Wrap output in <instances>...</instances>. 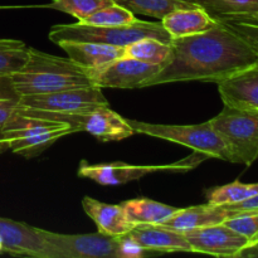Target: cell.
I'll list each match as a JSON object with an SVG mask.
<instances>
[{"label":"cell","mask_w":258,"mask_h":258,"mask_svg":"<svg viewBox=\"0 0 258 258\" xmlns=\"http://www.w3.org/2000/svg\"><path fill=\"white\" fill-rule=\"evenodd\" d=\"M239 257H258V243L249 244L241 252Z\"/></svg>","instance_id":"cell-33"},{"label":"cell","mask_w":258,"mask_h":258,"mask_svg":"<svg viewBox=\"0 0 258 258\" xmlns=\"http://www.w3.org/2000/svg\"><path fill=\"white\" fill-rule=\"evenodd\" d=\"M82 207L85 213L95 222L98 232L107 236L120 237L127 234L134 228V224L128 222L122 207L118 204H107L85 197L82 199Z\"/></svg>","instance_id":"cell-18"},{"label":"cell","mask_w":258,"mask_h":258,"mask_svg":"<svg viewBox=\"0 0 258 258\" xmlns=\"http://www.w3.org/2000/svg\"><path fill=\"white\" fill-rule=\"evenodd\" d=\"M127 236L149 252H193L184 233L161 224H136Z\"/></svg>","instance_id":"cell-14"},{"label":"cell","mask_w":258,"mask_h":258,"mask_svg":"<svg viewBox=\"0 0 258 258\" xmlns=\"http://www.w3.org/2000/svg\"><path fill=\"white\" fill-rule=\"evenodd\" d=\"M39 233L53 249L55 258H120V237L100 232L62 234L40 228Z\"/></svg>","instance_id":"cell-9"},{"label":"cell","mask_w":258,"mask_h":258,"mask_svg":"<svg viewBox=\"0 0 258 258\" xmlns=\"http://www.w3.org/2000/svg\"><path fill=\"white\" fill-rule=\"evenodd\" d=\"M134 14L163 19L166 14L178 9L198 7L197 0H113Z\"/></svg>","instance_id":"cell-22"},{"label":"cell","mask_w":258,"mask_h":258,"mask_svg":"<svg viewBox=\"0 0 258 258\" xmlns=\"http://www.w3.org/2000/svg\"><path fill=\"white\" fill-rule=\"evenodd\" d=\"M48 38L55 44L60 42H92L118 47H126L143 38H155L168 44H171L173 40L164 29L161 22H145L139 19L133 24L121 27H97L80 22L75 24L54 25L50 28Z\"/></svg>","instance_id":"cell-3"},{"label":"cell","mask_w":258,"mask_h":258,"mask_svg":"<svg viewBox=\"0 0 258 258\" xmlns=\"http://www.w3.org/2000/svg\"><path fill=\"white\" fill-rule=\"evenodd\" d=\"M0 253H4V243H3L2 236H0Z\"/></svg>","instance_id":"cell-37"},{"label":"cell","mask_w":258,"mask_h":258,"mask_svg":"<svg viewBox=\"0 0 258 258\" xmlns=\"http://www.w3.org/2000/svg\"><path fill=\"white\" fill-rule=\"evenodd\" d=\"M138 18L133 12L121 5L113 4L102 8L86 18L82 24L97 25V27H121V25H130L135 23Z\"/></svg>","instance_id":"cell-26"},{"label":"cell","mask_w":258,"mask_h":258,"mask_svg":"<svg viewBox=\"0 0 258 258\" xmlns=\"http://www.w3.org/2000/svg\"><path fill=\"white\" fill-rule=\"evenodd\" d=\"M160 22L173 39L203 33L218 23L201 7L174 10Z\"/></svg>","instance_id":"cell-19"},{"label":"cell","mask_w":258,"mask_h":258,"mask_svg":"<svg viewBox=\"0 0 258 258\" xmlns=\"http://www.w3.org/2000/svg\"><path fill=\"white\" fill-rule=\"evenodd\" d=\"M60 48L68 58L90 72L101 70L108 63L125 55V47L92 42H60Z\"/></svg>","instance_id":"cell-17"},{"label":"cell","mask_w":258,"mask_h":258,"mask_svg":"<svg viewBox=\"0 0 258 258\" xmlns=\"http://www.w3.org/2000/svg\"><path fill=\"white\" fill-rule=\"evenodd\" d=\"M7 150H9V145H8L7 140H5L4 135H3L2 128H0V154L5 153Z\"/></svg>","instance_id":"cell-34"},{"label":"cell","mask_w":258,"mask_h":258,"mask_svg":"<svg viewBox=\"0 0 258 258\" xmlns=\"http://www.w3.org/2000/svg\"><path fill=\"white\" fill-rule=\"evenodd\" d=\"M229 29L233 30L248 45H251L258 53V25L251 23L239 22V20H222Z\"/></svg>","instance_id":"cell-30"},{"label":"cell","mask_w":258,"mask_h":258,"mask_svg":"<svg viewBox=\"0 0 258 258\" xmlns=\"http://www.w3.org/2000/svg\"><path fill=\"white\" fill-rule=\"evenodd\" d=\"M238 212L224 206H214L209 203L190 208H179V211L161 223V226L184 233L203 227L221 224L226 219L236 216Z\"/></svg>","instance_id":"cell-16"},{"label":"cell","mask_w":258,"mask_h":258,"mask_svg":"<svg viewBox=\"0 0 258 258\" xmlns=\"http://www.w3.org/2000/svg\"><path fill=\"white\" fill-rule=\"evenodd\" d=\"M19 97L52 93L80 87H96L91 72L68 57H57L29 47L22 70L10 76Z\"/></svg>","instance_id":"cell-2"},{"label":"cell","mask_w":258,"mask_h":258,"mask_svg":"<svg viewBox=\"0 0 258 258\" xmlns=\"http://www.w3.org/2000/svg\"><path fill=\"white\" fill-rule=\"evenodd\" d=\"M217 22L242 20L258 13V0H197Z\"/></svg>","instance_id":"cell-21"},{"label":"cell","mask_w":258,"mask_h":258,"mask_svg":"<svg viewBox=\"0 0 258 258\" xmlns=\"http://www.w3.org/2000/svg\"><path fill=\"white\" fill-rule=\"evenodd\" d=\"M146 249L134 242L127 234L120 236V258H138L146 254Z\"/></svg>","instance_id":"cell-31"},{"label":"cell","mask_w":258,"mask_h":258,"mask_svg":"<svg viewBox=\"0 0 258 258\" xmlns=\"http://www.w3.org/2000/svg\"><path fill=\"white\" fill-rule=\"evenodd\" d=\"M0 236L4 243V253L34 258H55L54 252L40 236L37 227L0 217Z\"/></svg>","instance_id":"cell-13"},{"label":"cell","mask_w":258,"mask_h":258,"mask_svg":"<svg viewBox=\"0 0 258 258\" xmlns=\"http://www.w3.org/2000/svg\"><path fill=\"white\" fill-rule=\"evenodd\" d=\"M223 223L251 241L258 233V209L239 211L236 216L226 219Z\"/></svg>","instance_id":"cell-29"},{"label":"cell","mask_w":258,"mask_h":258,"mask_svg":"<svg viewBox=\"0 0 258 258\" xmlns=\"http://www.w3.org/2000/svg\"><path fill=\"white\" fill-rule=\"evenodd\" d=\"M223 138L233 156V163L249 166L258 160V110L224 105L209 120Z\"/></svg>","instance_id":"cell-7"},{"label":"cell","mask_w":258,"mask_h":258,"mask_svg":"<svg viewBox=\"0 0 258 258\" xmlns=\"http://www.w3.org/2000/svg\"><path fill=\"white\" fill-rule=\"evenodd\" d=\"M193 252L216 257H239L249 239L224 223L184 232Z\"/></svg>","instance_id":"cell-12"},{"label":"cell","mask_w":258,"mask_h":258,"mask_svg":"<svg viewBox=\"0 0 258 258\" xmlns=\"http://www.w3.org/2000/svg\"><path fill=\"white\" fill-rule=\"evenodd\" d=\"M239 22H246V23H251V24L258 25V13H256V14H254V15H252V17L246 18V19L239 20Z\"/></svg>","instance_id":"cell-35"},{"label":"cell","mask_w":258,"mask_h":258,"mask_svg":"<svg viewBox=\"0 0 258 258\" xmlns=\"http://www.w3.org/2000/svg\"><path fill=\"white\" fill-rule=\"evenodd\" d=\"M207 159H209V156L206 154L194 151L183 160L165 165H130L120 161L110 164H88L83 160L78 166V175L93 180L100 185L116 186L139 180L154 173H186Z\"/></svg>","instance_id":"cell-8"},{"label":"cell","mask_w":258,"mask_h":258,"mask_svg":"<svg viewBox=\"0 0 258 258\" xmlns=\"http://www.w3.org/2000/svg\"><path fill=\"white\" fill-rule=\"evenodd\" d=\"M126 218L134 226L136 224H161L179 211L176 207L146 198L130 199L120 204Z\"/></svg>","instance_id":"cell-20"},{"label":"cell","mask_w":258,"mask_h":258,"mask_svg":"<svg viewBox=\"0 0 258 258\" xmlns=\"http://www.w3.org/2000/svg\"><path fill=\"white\" fill-rule=\"evenodd\" d=\"M161 68L163 66L123 55L101 70L91 72V76L96 87L100 88H144Z\"/></svg>","instance_id":"cell-10"},{"label":"cell","mask_w":258,"mask_h":258,"mask_svg":"<svg viewBox=\"0 0 258 258\" xmlns=\"http://www.w3.org/2000/svg\"><path fill=\"white\" fill-rule=\"evenodd\" d=\"M113 3V0H53L47 7L67 13L75 17L78 22H83L95 12Z\"/></svg>","instance_id":"cell-27"},{"label":"cell","mask_w":258,"mask_h":258,"mask_svg":"<svg viewBox=\"0 0 258 258\" xmlns=\"http://www.w3.org/2000/svg\"><path fill=\"white\" fill-rule=\"evenodd\" d=\"M257 243H258V233L253 237V238L251 239V241H249V244H257ZM249 244H248V246H249Z\"/></svg>","instance_id":"cell-36"},{"label":"cell","mask_w":258,"mask_h":258,"mask_svg":"<svg viewBox=\"0 0 258 258\" xmlns=\"http://www.w3.org/2000/svg\"><path fill=\"white\" fill-rule=\"evenodd\" d=\"M58 121L67 122L77 131H86L101 141H120L133 136L134 130L127 120L110 106H102L82 115H66Z\"/></svg>","instance_id":"cell-11"},{"label":"cell","mask_w":258,"mask_h":258,"mask_svg":"<svg viewBox=\"0 0 258 258\" xmlns=\"http://www.w3.org/2000/svg\"><path fill=\"white\" fill-rule=\"evenodd\" d=\"M110 106L100 87H80L20 97L17 112L58 121L66 115H82Z\"/></svg>","instance_id":"cell-5"},{"label":"cell","mask_w":258,"mask_h":258,"mask_svg":"<svg viewBox=\"0 0 258 258\" xmlns=\"http://www.w3.org/2000/svg\"><path fill=\"white\" fill-rule=\"evenodd\" d=\"M170 60L145 87L185 81L218 83L258 63V53L226 24L174 38Z\"/></svg>","instance_id":"cell-1"},{"label":"cell","mask_w":258,"mask_h":258,"mask_svg":"<svg viewBox=\"0 0 258 258\" xmlns=\"http://www.w3.org/2000/svg\"><path fill=\"white\" fill-rule=\"evenodd\" d=\"M127 123L135 134L171 141L190 148L197 153L206 154L209 159H221L233 163V156L228 145L209 121L199 125H163L136 120H127Z\"/></svg>","instance_id":"cell-6"},{"label":"cell","mask_w":258,"mask_h":258,"mask_svg":"<svg viewBox=\"0 0 258 258\" xmlns=\"http://www.w3.org/2000/svg\"><path fill=\"white\" fill-rule=\"evenodd\" d=\"M19 100L20 97L10 83V78L0 77V128L17 112Z\"/></svg>","instance_id":"cell-28"},{"label":"cell","mask_w":258,"mask_h":258,"mask_svg":"<svg viewBox=\"0 0 258 258\" xmlns=\"http://www.w3.org/2000/svg\"><path fill=\"white\" fill-rule=\"evenodd\" d=\"M217 85L224 105L258 110V63Z\"/></svg>","instance_id":"cell-15"},{"label":"cell","mask_w":258,"mask_h":258,"mask_svg":"<svg viewBox=\"0 0 258 258\" xmlns=\"http://www.w3.org/2000/svg\"><path fill=\"white\" fill-rule=\"evenodd\" d=\"M257 194L258 183L246 184L236 180L233 183L217 186L209 190L207 194V199L209 204H214V206H229V204H236L252 198Z\"/></svg>","instance_id":"cell-25"},{"label":"cell","mask_w":258,"mask_h":258,"mask_svg":"<svg viewBox=\"0 0 258 258\" xmlns=\"http://www.w3.org/2000/svg\"><path fill=\"white\" fill-rule=\"evenodd\" d=\"M224 207H227L229 209H233V211H253V209H258V194L252 197V198L246 199V201L239 202V203L229 204V206Z\"/></svg>","instance_id":"cell-32"},{"label":"cell","mask_w":258,"mask_h":258,"mask_svg":"<svg viewBox=\"0 0 258 258\" xmlns=\"http://www.w3.org/2000/svg\"><path fill=\"white\" fill-rule=\"evenodd\" d=\"M173 49L171 44L164 43L155 38H143L125 47L126 57L135 58L150 64L165 66L170 60Z\"/></svg>","instance_id":"cell-23"},{"label":"cell","mask_w":258,"mask_h":258,"mask_svg":"<svg viewBox=\"0 0 258 258\" xmlns=\"http://www.w3.org/2000/svg\"><path fill=\"white\" fill-rule=\"evenodd\" d=\"M29 57V47L22 40L0 38V77H10L22 70Z\"/></svg>","instance_id":"cell-24"},{"label":"cell","mask_w":258,"mask_h":258,"mask_svg":"<svg viewBox=\"0 0 258 258\" xmlns=\"http://www.w3.org/2000/svg\"><path fill=\"white\" fill-rule=\"evenodd\" d=\"M9 150L24 158H34L60 138L75 134L67 122L15 112L2 127Z\"/></svg>","instance_id":"cell-4"}]
</instances>
